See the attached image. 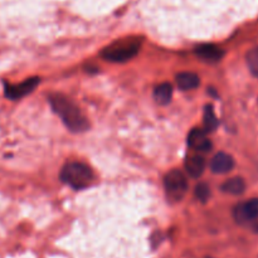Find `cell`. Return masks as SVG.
Segmentation results:
<instances>
[{
    "label": "cell",
    "mask_w": 258,
    "mask_h": 258,
    "mask_svg": "<svg viewBox=\"0 0 258 258\" xmlns=\"http://www.w3.org/2000/svg\"><path fill=\"white\" fill-rule=\"evenodd\" d=\"M199 83H201V80H199L198 75L193 72H181L176 76V85L183 91L194 90L196 87H198Z\"/></svg>",
    "instance_id": "8fae6325"
},
{
    "label": "cell",
    "mask_w": 258,
    "mask_h": 258,
    "mask_svg": "<svg viewBox=\"0 0 258 258\" xmlns=\"http://www.w3.org/2000/svg\"><path fill=\"white\" fill-rule=\"evenodd\" d=\"M60 179L75 189H83L93 180L90 166L82 163H68L60 171Z\"/></svg>",
    "instance_id": "3957f363"
},
{
    "label": "cell",
    "mask_w": 258,
    "mask_h": 258,
    "mask_svg": "<svg viewBox=\"0 0 258 258\" xmlns=\"http://www.w3.org/2000/svg\"><path fill=\"white\" fill-rule=\"evenodd\" d=\"M188 144L191 149L202 151V153H207L212 149V143L207 138L206 131L201 130V128H194L190 131L188 136Z\"/></svg>",
    "instance_id": "8992f818"
},
{
    "label": "cell",
    "mask_w": 258,
    "mask_h": 258,
    "mask_svg": "<svg viewBox=\"0 0 258 258\" xmlns=\"http://www.w3.org/2000/svg\"><path fill=\"white\" fill-rule=\"evenodd\" d=\"M141 43H143V40L139 37L122 38V39L115 40L110 45H107L101 52V55H102L103 59L110 60V62H127L138 54L141 48Z\"/></svg>",
    "instance_id": "7a4b0ae2"
},
{
    "label": "cell",
    "mask_w": 258,
    "mask_h": 258,
    "mask_svg": "<svg viewBox=\"0 0 258 258\" xmlns=\"http://www.w3.org/2000/svg\"><path fill=\"white\" fill-rule=\"evenodd\" d=\"M204 126H206V131H214L218 126V120H217V116L212 106H206V110H204Z\"/></svg>",
    "instance_id": "5bb4252c"
},
{
    "label": "cell",
    "mask_w": 258,
    "mask_h": 258,
    "mask_svg": "<svg viewBox=\"0 0 258 258\" xmlns=\"http://www.w3.org/2000/svg\"><path fill=\"white\" fill-rule=\"evenodd\" d=\"M164 186L170 198L180 199L188 190V181L181 171L171 170L164 178Z\"/></svg>",
    "instance_id": "277c9868"
},
{
    "label": "cell",
    "mask_w": 258,
    "mask_h": 258,
    "mask_svg": "<svg viewBox=\"0 0 258 258\" xmlns=\"http://www.w3.org/2000/svg\"><path fill=\"white\" fill-rule=\"evenodd\" d=\"M196 197L202 203H206L209 199V197H211V189H209V186L206 183H199L196 186Z\"/></svg>",
    "instance_id": "2e32d148"
},
{
    "label": "cell",
    "mask_w": 258,
    "mask_h": 258,
    "mask_svg": "<svg viewBox=\"0 0 258 258\" xmlns=\"http://www.w3.org/2000/svg\"><path fill=\"white\" fill-rule=\"evenodd\" d=\"M196 53L202 60H206V62L209 63L219 62L224 54L223 50L214 44L198 45V47L196 48Z\"/></svg>",
    "instance_id": "9c48e42d"
},
{
    "label": "cell",
    "mask_w": 258,
    "mask_h": 258,
    "mask_svg": "<svg viewBox=\"0 0 258 258\" xmlns=\"http://www.w3.org/2000/svg\"><path fill=\"white\" fill-rule=\"evenodd\" d=\"M246 62L252 75L258 78V47L252 48L247 52Z\"/></svg>",
    "instance_id": "9a60e30c"
},
{
    "label": "cell",
    "mask_w": 258,
    "mask_h": 258,
    "mask_svg": "<svg viewBox=\"0 0 258 258\" xmlns=\"http://www.w3.org/2000/svg\"><path fill=\"white\" fill-rule=\"evenodd\" d=\"M234 219L238 223L244 224L248 222H253L258 219V198L251 199V201L243 202L238 204L233 211Z\"/></svg>",
    "instance_id": "5b68a950"
},
{
    "label": "cell",
    "mask_w": 258,
    "mask_h": 258,
    "mask_svg": "<svg viewBox=\"0 0 258 258\" xmlns=\"http://www.w3.org/2000/svg\"><path fill=\"white\" fill-rule=\"evenodd\" d=\"M173 96V87L170 83H161L154 91V98L160 105H168Z\"/></svg>",
    "instance_id": "4fadbf2b"
},
{
    "label": "cell",
    "mask_w": 258,
    "mask_h": 258,
    "mask_svg": "<svg viewBox=\"0 0 258 258\" xmlns=\"http://www.w3.org/2000/svg\"><path fill=\"white\" fill-rule=\"evenodd\" d=\"M49 103L53 111L62 118L64 125L72 133H83L88 128V121L81 112L78 106L73 101L60 93H52L49 96Z\"/></svg>",
    "instance_id": "6da1fadb"
},
{
    "label": "cell",
    "mask_w": 258,
    "mask_h": 258,
    "mask_svg": "<svg viewBox=\"0 0 258 258\" xmlns=\"http://www.w3.org/2000/svg\"><path fill=\"white\" fill-rule=\"evenodd\" d=\"M222 190L227 194H231V196H241L246 190V183H244L243 179L238 178V176L228 179L222 185Z\"/></svg>",
    "instance_id": "7c38bea8"
},
{
    "label": "cell",
    "mask_w": 258,
    "mask_h": 258,
    "mask_svg": "<svg viewBox=\"0 0 258 258\" xmlns=\"http://www.w3.org/2000/svg\"><path fill=\"white\" fill-rule=\"evenodd\" d=\"M206 169V160L199 155H191L185 160V170L191 178H199L203 175Z\"/></svg>",
    "instance_id": "30bf717a"
},
{
    "label": "cell",
    "mask_w": 258,
    "mask_h": 258,
    "mask_svg": "<svg viewBox=\"0 0 258 258\" xmlns=\"http://www.w3.org/2000/svg\"><path fill=\"white\" fill-rule=\"evenodd\" d=\"M38 83H39V78L33 77L27 80L25 82L20 83V85L9 86V87H7V96L12 98V100H17V98H20L23 96L28 95L29 92H32L37 87Z\"/></svg>",
    "instance_id": "52a82bcc"
},
{
    "label": "cell",
    "mask_w": 258,
    "mask_h": 258,
    "mask_svg": "<svg viewBox=\"0 0 258 258\" xmlns=\"http://www.w3.org/2000/svg\"><path fill=\"white\" fill-rule=\"evenodd\" d=\"M206 258H213V257H206Z\"/></svg>",
    "instance_id": "e0dca14e"
},
{
    "label": "cell",
    "mask_w": 258,
    "mask_h": 258,
    "mask_svg": "<svg viewBox=\"0 0 258 258\" xmlns=\"http://www.w3.org/2000/svg\"><path fill=\"white\" fill-rule=\"evenodd\" d=\"M234 160L229 154L218 153L211 161V169L216 174H226L233 169Z\"/></svg>",
    "instance_id": "ba28073f"
}]
</instances>
